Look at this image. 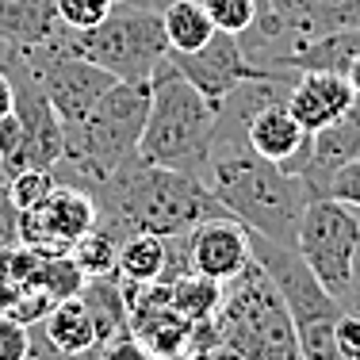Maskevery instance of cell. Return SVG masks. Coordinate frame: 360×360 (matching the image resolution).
I'll list each match as a JSON object with an SVG mask.
<instances>
[{"label": "cell", "instance_id": "23", "mask_svg": "<svg viewBox=\"0 0 360 360\" xmlns=\"http://www.w3.org/2000/svg\"><path fill=\"white\" fill-rule=\"evenodd\" d=\"M4 188H8L12 207L23 215V211H39L42 203L50 200V192L58 188V176H54V169H23V173H15Z\"/></svg>", "mask_w": 360, "mask_h": 360}, {"label": "cell", "instance_id": "11", "mask_svg": "<svg viewBox=\"0 0 360 360\" xmlns=\"http://www.w3.org/2000/svg\"><path fill=\"white\" fill-rule=\"evenodd\" d=\"M0 70L12 81V111L20 119L23 134H27V153H31V169H54L65 153V127L58 119V111L50 108L42 84L35 81V73L8 50Z\"/></svg>", "mask_w": 360, "mask_h": 360}, {"label": "cell", "instance_id": "31", "mask_svg": "<svg viewBox=\"0 0 360 360\" xmlns=\"http://www.w3.org/2000/svg\"><path fill=\"white\" fill-rule=\"evenodd\" d=\"M341 311H349V314H356V319H360V245H356V253H353L349 284H345V291H341Z\"/></svg>", "mask_w": 360, "mask_h": 360}, {"label": "cell", "instance_id": "1", "mask_svg": "<svg viewBox=\"0 0 360 360\" xmlns=\"http://www.w3.org/2000/svg\"><path fill=\"white\" fill-rule=\"evenodd\" d=\"M203 184L226 207V215H234L245 230L295 245L311 192L299 173L261 158L245 139V131L215 127L207 165H203Z\"/></svg>", "mask_w": 360, "mask_h": 360}, {"label": "cell", "instance_id": "35", "mask_svg": "<svg viewBox=\"0 0 360 360\" xmlns=\"http://www.w3.org/2000/svg\"><path fill=\"white\" fill-rule=\"evenodd\" d=\"M8 184V176H4V165H0V188H4Z\"/></svg>", "mask_w": 360, "mask_h": 360}, {"label": "cell", "instance_id": "30", "mask_svg": "<svg viewBox=\"0 0 360 360\" xmlns=\"http://www.w3.org/2000/svg\"><path fill=\"white\" fill-rule=\"evenodd\" d=\"M333 345H338L341 360H360V319L341 311L338 326H333Z\"/></svg>", "mask_w": 360, "mask_h": 360}, {"label": "cell", "instance_id": "16", "mask_svg": "<svg viewBox=\"0 0 360 360\" xmlns=\"http://www.w3.org/2000/svg\"><path fill=\"white\" fill-rule=\"evenodd\" d=\"M245 139H250V146L261 153V158L276 161V165L291 169V173L303 169L307 150H311V134L299 127V119L288 111L284 100L257 108L250 127H245Z\"/></svg>", "mask_w": 360, "mask_h": 360}, {"label": "cell", "instance_id": "21", "mask_svg": "<svg viewBox=\"0 0 360 360\" xmlns=\"http://www.w3.org/2000/svg\"><path fill=\"white\" fill-rule=\"evenodd\" d=\"M165 291H169V307L176 314H184L188 322H207L222 303V284L211 276H200V272H188V276L165 284Z\"/></svg>", "mask_w": 360, "mask_h": 360}, {"label": "cell", "instance_id": "19", "mask_svg": "<svg viewBox=\"0 0 360 360\" xmlns=\"http://www.w3.org/2000/svg\"><path fill=\"white\" fill-rule=\"evenodd\" d=\"M169 261V245L161 234H150V230H139V234H127L123 245H119V264H115V276L119 280H131V284H158L161 272H165Z\"/></svg>", "mask_w": 360, "mask_h": 360}, {"label": "cell", "instance_id": "12", "mask_svg": "<svg viewBox=\"0 0 360 360\" xmlns=\"http://www.w3.org/2000/svg\"><path fill=\"white\" fill-rule=\"evenodd\" d=\"M169 62H173L215 108H219V100L226 96V92H234L242 81L272 73L269 65L250 62L245 50H242V39L230 35V31H215V35L203 42L200 50H192V54H173V50H169Z\"/></svg>", "mask_w": 360, "mask_h": 360}, {"label": "cell", "instance_id": "20", "mask_svg": "<svg viewBox=\"0 0 360 360\" xmlns=\"http://www.w3.org/2000/svg\"><path fill=\"white\" fill-rule=\"evenodd\" d=\"M161 23H165V42L173 54H192L219 31L203 0H169L161 8Z\"/></svg>", "mask_w": 360, "mask_h": 360}, {"label": "cell", "instance_id": "9", "mask_svg": "<svg viewBox=\"0 0 360 360\" xmlns=\"http://www.w3.org/2000/svg\"><path fill=\"white\" fill-rule=\"evenodd\" d=\"M8 50L35 73V81L42 84V92H46L50 108L58 111L62 127L81 123V119L96 108V100L119 81V77H111L108 70H100L96 62L73 54L62 39V27H58L46 42H39V46H8Z\"/></svg>", "mask_w": 360, "mask_h": 360}, {"label": "cell", "instance_id": "33", "mask_svg": "<svg viewBox=\"0 0 360 360\" xmlns=\"http://www.w3.org/2000/svg\"><path fill=\"white\" fill-rule=\"evenodd\" d=\"M345 77H349V84H353V92L360 96V50H356V58H353V62H349Z\"/></svg>", "mask_w": 360, "mask_h": 360}, {"label": "cell", "instance_id": "22", "mask_svg": "<svg viewBox=\"0 0 360 360\" xmlns=\"http://www.w3.org/2000/svg\"><path fill=\"white\" fill-rule=\"evenodd\" d=\"M119 238L111 234V230H104L96 222V226L89 230V234H81L73 242V264L81 269V276L89 280V276H115V264H119Z\"/></svg>", "mask_w": 360, "mask_h": 360}, {"label": "cell", "instance_id": "24", "mask_svg": "<svg viewBox=\"0 0 360 360\" xmlns=\"http://www.w3.org/2000/svg\"><path fill=\"white\" fill-rule=\"evenodd\" d=\"M0 165H4V176L12 180L15 173L31 169V153H27V134H23L15 111H8L0 119Z\"/></svg>", "mask_w": 360, "mask_h": 360}, {"label": "cell", "instance_id": "36", "mask_svg": "<svg viewBox=\"0 0 360 360\" xmlns=\"http://www.w3.org/2000/svg\"><path fill=\"white\" fill-rule=\"evenodd\" d=\"M356 219H360V211H356Z\"/></svg>", "mask_w": 360, "mask_h": 360}, {"label": "cell", "instance_id": "14", "mask_svg": "<svg viewBox=\"0 0 360 360\" xmlns=\"http://www.w3.org/2000/svg\"><path fill=\"white\" fill-rule=\"evenodd\" d=\"M353 158H360V96L349 104V111H341L333 123H326L322 131L311 134V150H307V161L299 169L311 200L326 195V184L338 173L341 165H349Z\"/></svg>", "mask_w": 360, "mask_h": 360}, {"label": "cell", "instance_id": "15", "mask_svg": "<svg viewBox=\"0 0 360 360\" xmlns=\"http://www.w3.org/2000/svg\"><path fill=\"white\" fill-rule=\"evenodd\" d=\"M353 100H356V92H353V84H349V77L326 73V70H303V73H295L284 104H288L291 115L299 119V127H303L307 134H314V131H322L326 123H333L341 111H349Z\"/></svg>", "mask_w": 360, "mask_h": 360}, {"label": "cell", "instance_id": "6", "mask_svg": "<svg viewBox=\"0 0 360 360\" xmlns=\"http://www.w3.org/2000/svg\"><path fill=\"white\" fill-rule=\"evenodd\" d=\"M250 250L253 261L264 269V276L272 280L291 326H295L303 360H341L338 345H333V326L341 319V303L322 288V280L299 257V250L272 242L264 234H253V230H250Z\"/></svg>", "mask_w": 360, "mask_h": 360}, {"label": "cell", "instance_id": "34", "mask_svg": "<svg viewBox=\"0 0 360 360\" xmlns=\"http://www.w3.org/2000/svg\"><path fill=\"white\" fill-rule=\"evenodd\" d=\"M134 4H146V8H165L169 0H134Z\"/></svg>", "mask_w": 360, "mask_h": 360}, {"label": "cell", "instance_id": "29", "mask_svg": "<svg viewBox=\"0 0 360 360\" xmlns=\"http://www.w3.org/2000/svg\"><path fill=\"white\" fill-rule=\"evenodd\" d=\"M100 360H153V353L146 349V341L134 330H123L100 345Z\"/></svg>", "mask_w": 360, "mask_h": 360}, {"label": "cell", "instance_id": "17", "mask_svg": "<svg viewBox=\"0 0 360 360\" xmlns=\"http://www.w3.org/2000/svg\"><path fill=\"white\" fill-rule=\"evenodd\" d=\"M58 353H89L96 349V326H92V314L89 307L81 303V295H70V299H58L50 303V311L42 314L39 322H31Z\"/></svg>", "mask_w": 360, "mask_h": 360}, {"label": "cell", "instance_id": "25", "mask_svg": "<svg viewBox=\"0 0 360 360\" xmlns=\"http://www.w3.org/2000/svg\"><path fill=\"white\" fill-rule=\"evenodd\" d=\"M203 8H207L211 23L230 35H242L257 20V0H203Z\"/></svg>", "mask_w": 360, "mask_h": 360}, {"label": "cell", "instance_id": "7", "mask_svg": "<svg viewBox=\"0 0 360 360\" xmlns=\"http://www.w3.org/2000/svg\"><path fill=\"white\" fill-rule=\"evenodd\" d=\"M62 39L73 54L96 62L119 81H150L161 58L169 54L161 8H146L134 0H115V8L89 31L62 27Z\"/></svg>", "mask_w": 360, "mask_h": 360}, {"label": "cell", "instance_id": "10", "mask_svg": "<svg viewBox=\"0 0 360 360\" xmlns=\"http://www.w3.org/2000/svg\"><path fill=\"white\" fill-rule=\"evenodd\" d=\"M356 245H360V219L353 207H345L341 200H330V195H319V200L307 203L295 234V250L338 303L349 284Z\"/></svg>", "mask_w": 360, "mask_h": 360}, {"label": "cell", "instance_id": "3", "mask_svg": "<svg viewBox=\"0 0 360 360\" xmlns=\"http://www.w3.org/2000/svg\"><path fill=\"white\" fill-rule=\"evenodd\" d=\"M150 115V81H115L81 123L65 127V153L54 165L62 184L89 188L139 158V139Z\"/></svg>", "mask_w": 360, "mask_h": 360}, {"label": "cell", "instance_id": "4", "mask_svg": "<svg viewBox=\"0 0 360 360\" xmlns=\"http://www.w3.org/2000/svg\"><path fill=\"white\" fill-rule=\"evenodd\" d=\"M215 119L219 108L165 54L150 77V115H146V131L139 139V158L203 180Z\"/></svg>", "mask_w": 360, "mask_h": 360}, {"label": "cell", "instance_id": "2", "mask_svg": "<svg viewBox=\"0 0 360 360\" xmlns=\"http://www.w3.org/2000/svg\"><path fill=\"white\" fill-rule=\"evenodd\" d=\"M84 192L96 200V222L111 230L119 242L139 230L161 238L188 234L203 219L226 215V207L207 192L200 176L150 165L142 158H131L115 173L92 180Z\"/></svg>", "mask_w": 360, "mask_h": 360}, {"label": "cell", "instance_id": "28", "mask_svg": "<svg viewBox=\"0 0 360 360\" xmlns=\"http://www.w3.org/2000/svg\"><path fill=\"white\" fill-rule=\"evenodd\" d=\"M326 195H330V200H341L345 207H353V211H360V158H353L349 165H341L338 173L330 176Z\"/></svg>", "mask_w": 360, "mask_h": 360}, {"label": "cell", "instance_id": "5", "mask_svg": "<svg viewBox=\"0 0 360 360\" xmlns=\"http://www.w3.org/2000/svg\"><path fill=\"white\" fill-rule=\"evenodd\" d=\"M207 341H222L226 349H234L238 360H303L295 326L257 261L226 280L219 311L203 322V330H195V349H203Z\"/></svg>", "mask_w": 360, "mask_h": 360}, {"label": "cell", "instance_id": "32", "mask_svg": "<svg viewBox=\"0 0 360 360\" xmlns=\"http://www.w3.org/2000/svg\"><path fill=\"white\" fill-rule=\"evenodd\" d=\"M12 111V81H8V73L0 70V119Z\"/></svg>", "mask_w": 360, "mask_h": 360}, {"label": "cell", "instance_id": "18", "mask_svg": "<svg viewBox=\"0 0 360 360\" xmlns=\"http://www.w3.org/2000/svg\"><path fill=\"white\" fill-rule=\"evenodd\" d=\"M58 23L54 0H0V42L4 46H39L46 42Z\"/></svg>", "mask_w": 360, "mask_h": 360}, {"label": "cell", "instance_id": "26", "mask_svg": "<svg viewBox=\"0 0 360 360\" xmlns=\"http://www.w3.org/2000/svg\"><path fill=\"white\" fill-rule=\"evenodd\" d=\"M58 4V23L70 31H89L115 8V0H54Z\"/></svg>", "mask_w": 360, "mask_h": 360}, {"label": "cell", "instance_id": "13", "mask_svg": "<svg viewBox=\"0 0 360 360\" xmlns=\"http://www.w3.org/2000/svg\"><path fill=\"white\" fill-rule=\"evenodd\" d=\"M188 257H192V272L226 284V280H234L253 261L250 230L234 215L203 219L200 226L188 230Z\"/></svg>", "mask_w": 360, "mask_h": 360}, {"label": "cell", "instance_id": "8", "mask_svg": "<svg viewBox=\"0 0 360 360\" xmlns=\"http://www.w3.org/2000/svg\"><path fill=\"white\" fill-rule=\"evenodd\" d=\"M333 31H360V0H257V20L238 39L250 62L272 70L288 50Z\"/></svg>", "mask_w": 360, "mask_h": 360}, {"label": "cell", "instance_id": "27", "mask_svg": "<svg viewBox=\"0 0 360 360\" xmlns=\"http://www.w3.org/2000/svg\"><path fill=\"white\" fill-rule=\"evenodd\" d=\"M31 353V326L0 311V360H27Z\"/></svg>", "mask_w": 360, "mask_h": 360}]
</instances>
